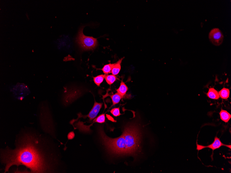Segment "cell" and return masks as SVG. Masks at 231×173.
Listing matches in <instances>:
<instances>
[{
  "label": "cell",
  "instance_id": "2e32d148",
  "mask_svg": "<svg viewBox=\"0 0 231 173\" xmlns=\"http://www.w3.org/2000/svg\"><path fill=\"white\" fill-rule=\"evenodd\" d=\"M94 122H97L100 123H105V114H102L99 116L94 120H93Z\"/></svg>",
  "mask_w": 231,
  "mask_h": 173
},
{
  "label": "cell",
  "instance_id": "7c38bea8",
  "mask_svg": "<svg viewBox=\"0 0 231 173\" xmlns=\"http://www.w3.org/2000/svg\"><path fill=\"white\" fill-rule=\"evenodd\" d=\"M111 97L113 102V105H115L118 104L120 102V100L123 97L118 93L111 96Z\"/></svg>",
  "mask_w": 231,
  "mask_h": 173
},
{
  "label": "cell",
  "instance_id": "9c48e42d",
  "mask_svg": "<svg viewBox=\"0 0 231 173\" xmlns=\"http://www.w3.org/2000/svg\"><path fill=\"white\" fill-rule=\"evenodd\" d=\"M221 120L225 123H227L231 118L230 114L228 112L222 109L219 113Z\"/></svg>",
  "mask_w": 231,
  "mask_h": 173
},
{
  "label": "cell",
  "instance_id": "ba28073f",
  "mask_svg": "<svg viewBox=\"0 0 231 173\" xmlns=\"http://www.w3.org/2000/svg\"><path fill=\"white\" fill-rule=\"evenodd\" d=\"M128 88V86L122 80L120 83V85L116 90L117 93H119L123 98L126 95Z\"/></svg>",
  "mask_w": 231,
  "mask_h": 173
},
{
  "label": "cell",
  "instance_id": "5b68a950",
  "mask_svg": "<svg viewBox=\"0 0 231 173\" xmlns=\"http://www.w3.org/2000/svg\"><path fill=\"white\" fill-rule=\"evenodd\" d=\"M224 146L227 147L228 148L231 149V145H227L223 143L220 140V139L216 136L215 137L214 141L210 145L205 146L203 145H199L197 143V149L198 151L202 150V149L208 148H210L213 151L216 149H219L222 146Z\"/></svg>",
  "mask_w": 231,
  "mask_h": 173
},
{
  "label": "cell",
  "instance_id": "9a60e30c",
  "mask_svg": "<svg viewBox=\"0 0 231 173\" xmlns=\"http://www.w3.org/2000/svg\"><path fill=\"white\" fill-rule=\"evenodd\" d=\"M114 64L115 63L109 64L106 65L104 66L102 68V70L104 73L106 74L110 73Z\"/></svg>",
  "mask_w": 231,
  "mask_h": 173
},
{
  "label": "cell",
  "instance_id": "3957f363",
  "mask_svg": "<svg viewBox=\"0 0 231 173\" xmlns=\"http://www.w3.org/2000/svg\"><path fill=\"white\" fill-rule=\"evenodd\" d=\"M76 41L80 48L85 50H93L98 44L96 38L86 36L83 34V28L80 29Z\"/></svg>",
  "mask_w": 231,
  "mask_h": 173
},
{
  "label": "cell",
  "instance_id": "52a82bcc",
  "mask_svg": "<svg viewBox=\"0 0 231 173\" xmlns=\"http://www.w3.org/2000/svg\"><path fill=\"white\" fill-rule=\"evenodd\" d=\"M207 96L209 98L213 100H218L220 98L219 92L213 88H209Z\"/></svg>",
  "mask_w": 231,
  "mask_h": 173
},
{
  "label": "cell",
  "instance_id": "8992f818",
  "mask_svg": "<svg viewBox=\"0 0 231 173\" xmlns=\"http://www.w3.org/2000/svg\"><path fill=\"white\" fill-rule=\"evenodd\" d=\"M103 104L98 103L95 101L93 108L90 111L87 116L89 117L90 121H91L97 117L98 114L102 107Z\"/></svg>",
  "mask_w": 231,
  "mask_h": 173
},
{
  "label": "cell",
  "instance_id": "5bb4252c",
  "mask_svg": "<svg viewBox=\"0 0 231 173\" xmlns=\"http://www.w3.org/2000/svg\"><path fill=\"white\" fill-rule=\"evenodd\" d=\"M105 79L107 83L111 85L116 81L117 78L114 75H106Z\"/></svg>",
  "mask_w": 231,
  "mask_h": 173
},
{
  "label": "cell",
  "instance_id": "6da1fadb",
  "mask_svg": "<svg viewBox=\"0 0 231 173\" xmlns=\"http://www.w3.org/2000/svg\"><path fill=\"white\" fill-rule=\"evenodd\" d=\"M46 142L41 135L32 132L23 133L17 139L14 149L7 148L1 151L5 172L15 165L24 166L32 173L52 172L53 161L51 154L47 150Z\"/></svg>",
  "mask_w": 231,
  "mask_h": 173
},
{
  "label": "cell",
  "instance_id": "8fae6325",
  "mask_svg": "<svg viewBox=\"0 0 231 173\" xmlns=\"http://www.w3.org/2000/svg\"><path fill=\"white\" fill-rule=\"evenodd\" d=\"M219 92V96L222 99H227L230 97V90L226 88H223Z\"/></svg>",
  "mask_w": 231,
  "mask_h": 173
},
{
  "label": "cell",
  "instance_id": "d6986e66",
  "mask_svg": "<svg viewBox=\"0 0 231 173\" xmlns=\"http://www.w3.org/2000/svg\"><path fill=\"white\" fill-rule=\"evenodd\" d=\"M107 117L108 118V119L110 120H111L112 121L114 120V119H113V118L112 117H111V116L109 115H107Z\"/></svg>",
  "mask_w": 231,
  "mask_h": 173
},
{
  "label": "cell",
  "instance_id": "7a4b0ae2",
  "mask_svg": "<svg viewBox=\"0 0 231 173\" xmlns=\"http://www.w3.org/2000/svg\"><path fill=\"white\" fill-rule=\"evenodd\" d=\"M138 126L130 124L124 127L122 135L116 138L106 135L102 128L98 129V133L108 152L113 156H136L142 150L141 133Z\"/></svg>",
  "mask_w": 231,
  "mask_h": 173
},
{
  "label": "cell",
  "instance_id": "4fadbf2b",
  "mask_svg": "<svg viewBox=\"0 0 231 173\" xmlns=\"http://www.w3.org/2000/svg\"><path fill=\"white\" fill-rule=\"evenodd\" d=\"M107 74H101L93 78V80L95 84L98 86H100Z\"/></svg>",
  "mask_w": 231,
  "mask_h": 173
},
{
  "label": "cell",
  "instance_id": "30bf717a",
  "mask_svg": "<svg viewBox=\"0 0 231 173\" xmlns=\"http://www.w3.org/2000/svg\"><path fill=\"white\" fill-rule=\"evenodd\" d=\"M123 58H124L120 59L118 62L115 63L114 66H113L111 71V73L113 75H117L120 72L121 68V64L122 63Z\"/></svg>",
  "mask_w": 231,
  "mask_h": 173
},
{
  "label": "cell",
  "instance_id": "277c9868",
  "mask_svg": "<svg viewBox=\"0 0 231 173\" xmlns=\"http://www.w3.org/2000/svg\"><path fill=\"white\" fill-rule=\"evenodd\" d=\"M209 37L210 42L216 46H219L222 44L224 39L222 32L218 28L212 29L209 33Z\"/></svg>",
  "mask_w": 231,
  "mask_h": 173
},
{
  "label": "cell",
  "instance_id": "ac0fdd59",
  "mask_svg": "<svg viewBox=\"0 0 231 173\" xmlns=\"http://www.w3.org/2000/svg\"><path fill=\"white\" fill-rule=\"evenodd\" d=\"M74 137V134L73 132H70L68 135V139L71 140Z\"/></svg>",
  "mask_w": 231,
  "mask_h": 173
},
{
  "label": "cell",
  "instance_id": "e0dca14e",
  "mask_svg": "<svg viewBox=\"0 0 231 173\" xmlns=\"http://www.w3.org/2000/svg\"><path fill=\"white\" fill-rule=\"evenodd\" d=\"M111 113L115 117H118L121 115L119 108H113L111 111Z\"/></svg>",
  "mask_w": 231,
  "mask_h": 173
}]
</instances>
